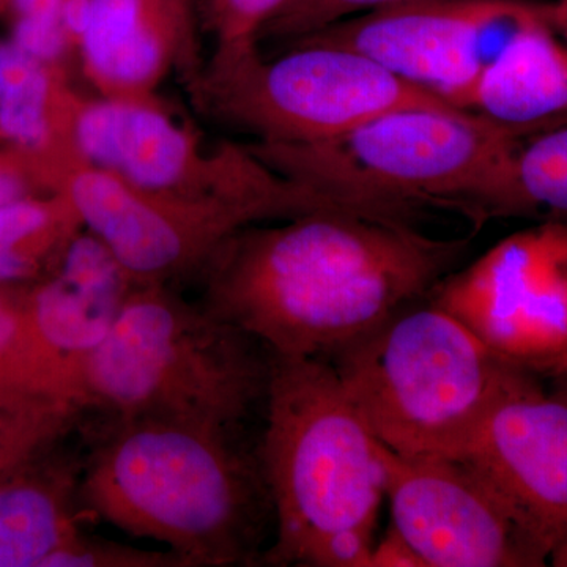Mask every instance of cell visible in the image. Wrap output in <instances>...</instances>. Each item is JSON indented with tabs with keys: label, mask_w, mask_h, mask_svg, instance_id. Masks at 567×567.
I'll return each instance as SVG.
<instances>
[{
	"label": "cell",
	"mask_w": 567,
	"mask_h": 567,
	"mask_svg": "<svg viewBox=\"0 0 567 567\" xmlns=\"http://www.w3.org/2000/svg\"><path fill=\"white\" fill-rule=\"evenodd\" d=\"M470 238L320 210L246 226L204 265L205 309L279 357L330 358L456 270Z\"/></svg>",
	"instance_id": "cell-1"
},
{
	"label": "cell",
	"mask_w": 567,
	"mask_h": 567,
	"mask_svg": "<svg viewBox=\"0 0 567 567\" xmlns=\"http://www.w3.org/2000/svg\"><path fill=\"white\" fill-rule=\"evenodd\" d=\"M81 470L87 513L162 543L192 567L262 565L275 532L259 446L245 431L111 420Z\"/></svg>",
	"instance_id": "cell-2"
},
{
	"label": "cell",
	"mask_w": 567,
	"mask_h": 567,
	"mask_svg": "<svg viewBox=\"0 0 567 567\" xmlns=\"http://www.w3.org/2000/svg\"><path fill=\"white\" fill-rule=\"evenodd\" d=\"M265 410L275 536L262 565L368 567L386 498L382 443L333 365L274 353Z\"/></svg>",
	"instance_id": "cell-3"
},
{
	"label": "cell",
	"mask_w": 567,
	"mask_h": 567,
	"mask_svg": "<svg viewBox=\"0 0 567 567\" xmlns=\"http://www.w3.org/2000/svg\"><path fill=\"white\" fill-rule=\"evenodd\" d=\"M274 353L167 284L132 290L80 369V401L110 420L245 431L267 402Z\"/></svg>",
	"instance_id": "cell-4"
},
{
	"label": "cell",
	"mask_w": 567,
	"mask_h": 567,
	"mask_svg": "<svg viewBox=\"0 0 567 567\" xmlns=\"http://www.w3.org/2000/svg\"><path fill=\"white\" fill-rule=\"evenodd\" d=\"M327 361L375 439L409 457H461L522 369L429 298L399 309Z\"/></svg>",
	"instance_id": "cell-5"
},
{
	"label": "cell",
	"mask_w": 567,
	"mask_h": 567,
	"mask_svg": "<svg viewBox=\"0 0 567 567\" xmlns=\"http://www.w3.org/2000/svg\"><path fill=\"white\" fill-rule=\"evenodd\" d=\"M528 130L458 107H406L333 140L252 142L248 148L292 181L409 221L432 205L465 215L507 148Z\"/></svg>",
	"instance_id": "cell-6"
},
{
	"label": "cell",
	"mask_w": 567,
	"mask_h": 567,
	"mask_svg": "<svg viewBox=\"0 0 567 567\" xmlns=\"http://www.w3.org/2000/svg\"><path fill=\"white\" fill-rule=\"evenodd\" d=\"M192 85L215 117L271 144L333 140L406 107H456L361 52L311 40L274 59L257 48L215 52Z\"/></svg>",
	"instance_id": "cell-7"
},
{
	"label": "cell",
	"mask_w": 567,
	"mask_h": 567,
	"mask_svg": "<svg viewBox=\"0 0 567 567\" xmlns=\"http://www.w3.org/2000/svg\"><path fill=\"white\" fill-rule=\"evenodd\" d=\"M66 132L81 162L145 192L223 200L289 219L334 208V197L268 166L248 145L204 151L153 100H82L70 93Z\"/></svg>",
	"instance_id": "cell-8"
},
{
	"label": "cell",
	"mask_w": 567,
	"mask_h": 567,
	"mask_svg": "<svg viewBox=\"0 0 567 567\" xmlns=\"http://www.w3.org/2000/svg\"><path fill=\"white\" fill-rule=\"evenodd\" d=\"M427 298L507 363L567 375V221L503 238Z\"/></svg>",
	"instance_id": "cell-9"
},
{
	"label": "cell",
	"mask_w": 567,
	"mask_h": 567,
	"mask_svg": "<svg viewBox=\"0 0 567 567\" xmlns=\"http://www.w3.org/2000/svg\"><path fill=\"white\" fill-rule=\"evenodd\" d=\"M539 21H550V3L412 0L347 18L297 40L361 52L395 76L465 110L496 55L522 29Z\"/></svg>",
	"instance_id": "cell-10"
},
{
	"label": "cell",
	"mask_w": 567,
	"mask_h": 567,
	"mask_svg": "<svg viewBox=\"0 0 567 567\" xmlns=\"http://www.w3.org/2000/svg\"><path fill=\"white\" fill-rule=\"evenodd\" d=\"M52 193L65 194L84 229L110 249L136 286L200 271L227 237L268 221L246 205L145 192L81 159L63 167Z\"/></svg>",
	"instance_id": "cell-11"
},
{
	"label": "cell",
	"mask_w": 567,
	"mask_h": 567,
	"mask_svg": "<svg viewBox=\"0 0 567 567\" xmlns=\"http://www.w3.org/2000/svg\"><path fill=\"white\" fill-rule=\"evenodd\" d=\"M458 461L550 558L567 535V375L520 369Z\"/></svg>",
	"instance_id": "cell-12"
},
{
	"label": "cell",
	"mask_w": 567,
	"mask_h": 567,
	"mask_svg": "<svg viewBox=\"0 0 567 567\" xmlns=\"http://www.w3.org/2000/svg\"><path fill=\"white\" fill-rule=\"evenodd\" d=\"M394 525L425 567H540L548 559L458 458L409 457L382 445Z\"/></svg>",
	"instance_id": "cell-13"
},
{
	"label": "cell",
	"mask_w": 567,
	"mask_h": 567,
	"mask_svg": "<svg viewBox=\"0 0 567 567\" xmlns=\"http://www.w3.org/2000/svg\"><path fill=\"white\" fill-rule=\"evenodd\" d=\"M87 80L110 99L153 100L173 69L199 73L192 0H92L78 44Z\"/></svg>",
	"instance_id": "cell-14"
},
{
	"label": "cell",
	"mask_w": 567,
	"mask_h": 567,
	"mask_svg": "<svg viewBox=\"0 0 567 567\" xmlns=\"http://www.w3.org/2000/svg\"><path fill=\"white\" fill-rule=\"evenodd\" d=\"M134 287L110 249L89 230L73 238L54 274L29 284L33 327L48 349L69 365L78 398L82 361L110 334Z\"/></svg>",
	"instance_id": "cell-15"
},
{
	"label": "cell",
	"mask_w": 567,
	"mask_h": 567,
	"mask_svg": "<svg viewBox=\"0 0 567 567\" xmlns=\"http://www.w3.org/2000/svg\"><path fill=\"white\" fill-rule=\"evenodd\" d=\"M465 111L516 128L567 115V41L550 21L516 33L476 82Z\"/></svg>",
	"instance_id": "cell-16"
},
{
	"label": "cell",
	"mask_w": 567,
	"mask_h": 567,
	"mask_svg": "<svg viewBox=\"0 0 567 567\" xmlns=\"http://www.w3.org/2000/svg\"><path fill=\"white\" fill-rule=\"evenodd\" d=\"M81 470L51 451L0 484V567H44L81 532Z\"/></svg>",
	"instance_id": "cell-17"
},
{
	"label": "cell",
	"mask_w": 567,
	"mask_h": 567,
	"mask_svg": "<svg viewBox=\"0 0 567 567\" xmlns=\"http://www.w3.org/2000/svg\"><path fill=\"white\" fill-rule=\"evenodd\" d=\"M70 92L59 66L37 61L11 41L0 43V140L35 164L44 186L78 156L66 133Z\"/></svg>",
	"instance_id": "cell-18"
},
{
	"label": "cell",
	"mask_w": 567,
	"mask_h": 567,
	"mask_svg": "<svg viewBox=\"0 0 567 567\" xmlns=\"http://www.w3.org/2000/svg\"><path fill=\"white\" fill-rule=\"evenodd\" d=\"M465 216L567 221V115L518 134Z\"/></svg>",
	"instance_id": "cell-19"
},
{
	"label": "cell",
	"mask_w": 567,
	"mask_h": 567,
	"mask_svg": "<svg viewBox=\"0 0 567 567\" xmlns=\"http://www.w3.org/2000/svg\"><path fill=\"white\" fill-rule=\"evenodd\" d=\"M82 227L62 193L35 194L0 207V286L39 282L54 274Z\"/></svg>",
	"instance_id": "cell-20"
},
{
	"label": "cell",
	"mask_w": 567,
	"mask_h": 567,
	"mask_svg": "<svg viewBox=\"0 0 567 567\" xmlns=\"http://www.w3.org/2000/svg\"><path fill=\"white\" fill-rule=\"evenodd\" d=\"M28 289L29 284L0 286V391L58 395L81 405L69 365L33 327Z\"/></svg>",
	"instance_id": "cell-21"
},
{
	"label": "cell",
	"mask_w": 567,
	"mask_h": 567,
	"mask_svg": "<svg viewBox=\"0 0 567 567\" xmlns=\"http://www.w3.org/2000/svg\"><path fill=\"white\" fill-rule=\"evenodd\" d=\"M84 412L58 395L0 391V484L54 451Z\"/></svg>",
	"instance_id": "cell-22"
},
{
	"label": "cell",
	"mask_w": 567,
	"mask_h": 567,
	"mask_svg": "<svg viewBox=\"0 0 567 567\" xmlns=\"http://www.w3.org/2000/svg\"><path fill=\"white\" fill-rule=\"evenodd\" d=\"M44 567H192L171 550H144L104 537L78 533Z\"/></svg>",
	"instance_id": "cell-23"
},
{
	"label": "cell",
	"mask_w": 567,
	"mask_h": 567,
	"mask_svg": "<svg viewBox=\"0 0 567 567\" xmlns=\"http://www.w3.org/2000/svg\"><path fill=\"white\" fill-rule=\"evenodd\" d=\"M405 2L412 0H289L274 20L265 25L259 41H293L347 18Z\"/></svg>",
	"instance_id": "cell-24"
},
{
	"label": "cell",
	"mask_w": 567,
	"mask_h": 567,
	"mask_svg": "<svg viewBox=\"0 0 567 567\" xmlns=\"http://www.w3.org/2000/svg\"><path fill=\"white\" fill-rule=\"evenodd\" d=\"M289 0H207L216 52L257 48L260 32Z\"/></svg>",
	"instance_id": "cell-25"
},
{
	"label": "cell",
	"mask_w": 567,
	"mask_h": 567,
	"mask_svg": "<svg viewBox=\"0 0 567 567\" xmlns=\"http://www.w3.org/2000/svg\"><path fill=\"white\" fill-rule=\"evenodd\" d=\"M10 41L25 54L51 66H59L73 48L62 20L47 18H14Z\"/></svg>",
	"instance_id": "cell-26"
},
{
	"label": "cell",
	"mask_w": 567,
	"mask_h": 567,
	"mask_svg": "<svg viewBox=\"0 0 567 567\" xmlns=\"http://www.w3.org/2000/svg\"><path fill=\"white\" fill-rule=\"evenodd\" d=\"M44 189L37 167L22 153L13 151L0 153V207L35 196L37 189Z\"/></svg>",
	"instance_id": "cell-27"
},
{
	"label": "cell",
	"mask_w": 567,
	"mask_h": 567,
	"mask_svg": "<svg viewBox=\"0 0 567 567\" xmlns=\"http://www.w3.org/2000/svg\"><path fill=\"white\" fill-rule=\"evenodd\" d=\"M368 567H425V565L412 544L391 524L385 533L375 539L369 555Z\"/></svg>",
	"instance_id": "cell-28"
},
{
	"label": "cell",
	"mask_w": 567,
	"mask_h": 567,
	"mask_svg": "<svg viewBox=\"0 0 567 567\" xmlns=\"http://www.w3.org/2000/svg\"><path fill=\"white\" fill-rule=\"evenodd\" d=\"M63 0H10L9 11L14 18H47L61 20Z\"/></svg>",
	"instance_id": "cell-29"
},
{
	"label": "cell",
	"mask_w": 567,
	"mask_h": 567,
	"mask_svg": "<svg viewBox=\"0 0 567 567\" xmlns=\"http://www.w3.org/2000/svg\"><path fill=\"white\" fill-rule=\"evenodd\" d=\"M550 3V21L555 31L567 41V0H554Z\"/></svg>",
	"instance_id": "cell-30"
},
{
	"label": "cell",
	"mask_w": 567,
	"mask_h": 567,
	"mask_svg": "<svg viewBox=\"0 0 567 567\" xmlns=\"http://www.w3.org/2000/svg\"><path fill=\"white\" fill-rule=\"evenodd\" d=\"M548 561L555 567H567V535L563 537L561 543L551 551Z\"/></svg>",
	"instance_id": "cell-31"
},
{
	"label": "cell",
	"mask_w": 567,
	"mask_h": 567,
	"mask_svg": "<svg viewBox=\"0 0 567 567\" xmlns=\"http://www.w3.org/2000/svg\"><path fill=\"white\" fill-rule=\"evenodd\" d=\"M9 2L10 0H0V13H3V11L9 10Z\"/></svg>",
	"instance_id": "cell-32"
}]
</instances>
